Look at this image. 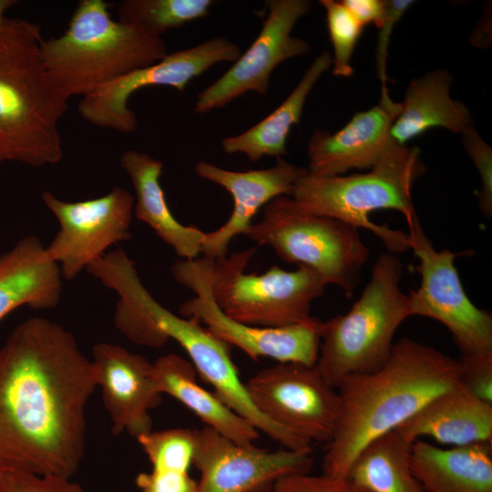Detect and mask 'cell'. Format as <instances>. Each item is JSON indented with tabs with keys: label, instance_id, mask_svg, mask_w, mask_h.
<instances>
[{
	"label": "cell",
	"instance_id": "obj_22",
	"mask_svg": "<svg viewBox=\"0 0 492 492\" xmlns=\"http://www.w3.org/2000/svg\"><path fill=\"white\" fill-rule=\"evenodd\" d=\"M489 443L442 448L415 440L409 466L425 492H492Z\"/></svg>",
	"mask_w": 492,
	"mask_h": 492
},
{
	"label": "cell",
	"instance_id": "obj_11",
	"mask_svg": "<svg viewBox=\"0 0 492 492\" xmlns=\"http://www.w3.org/2000/svg\"><path fill=\"white\" fill-rule=\"evenodd\" d=\"M253 404L268 419L311 444L329 443L340 408V397L316 366L278 363L244 383Z\"/></svg>",
	"mask_w": 492,
	"mask_h": 492
},
{
	"label": "cell",
	"instance_id": "obj_29",
	"mask_svg": "<svg viewBox=\"0 0 492 492\" xmlns=\"http://www.w3.org/2000/svg\"><path fill=\"white\" fill-rule=\"evenodd\" d=\"M319 3L325 10L327 27L333 48L332 73L336 77H349L354 74L352 56L364 27L341 1L321 0Z\"/></svg>",
	"mask_w": 492,
	"mask_h": 492
},
{
	"label": "cell",
	"instance_id": "obj_32",
	"mask_svg": "<svg viewBox=\"0 0 492 492\" xmlns=\"http://www.w3.org/2000/svg\"><path fill=\"white\" fill-rule=\"evenodd\" d=\"M270 492H370L349 478L309 473L288 475L279 478Z\"/></svg>",
	"mask_w": 492,
	"mask_h": 492
},
{
	"label": "cell",
	"instance_id": "obj_14",
	"mask_svg": "<svg viewBox=\"0 0 492 492\" xmlns=\"http://www.w3.org/2000/svg\"><path fill=\"white\" fill-rule=\"evenodd\" d=\"M312 5L309 0L265 1L266 15L257 37L220 78L198 94L194 111L221 108L249 91L265 95L279 64L310 51V45L292 31Z\"/></svg>",
	"mask_w": 492,
	"mask_h": 492
},
{
	"label": "cell",
	"instance_id": "obj_19",
	"mask_svg": "<svg viewBox=\"0 0 492 492\" xmlns=\"http://www.w3.org/2000/svg\"><path fill=\"white\" fill-rule=\"evenodd\" d=\"M395 430L410 443L429 436L453 446L492 444V405L477 397L458 381Z\"/></svg>",
	"mask_w": 492,
	"mask_h": 492
},
{
	"label": "cell",
	"instance_id": "obj_13",
	"mask_svg": "<svg viewBox=\"0 0 492 492\" xmlns=\"http://www.w3.org/2000/svg\"><path fill=\"white\" fill-rule=\"evenodd\" d=\"M241 48L225 37L208 39L195 46L167 54L159 61L123 75L82 97L78 112L86 121L122 133L136 129V113L128 101L136 91L168 86L183 92L190 81L218 63H234Z\"/></svg>",
	"mask_w": 492,
	"mask_h": 492
},
{
	"label": "cell",
	"instance_id": "obj_30",
	"mask_svg": "<svg viewBox=\"0 0 492 492\" xmlns=\"http://www.w3.org/2000/svg\"><path fill=\"white\" fill-rule=\"evenodd\" d=\"M464 148L476 166L480 177L481 188L475 191L478 206L484 216H492V149L480 137L474 124L462 133Z\"/></svg>",
	"mask_w": 492,
	"mask_h": 492
},
{
	"label": "cell",
	"instance_id": "obj_2",
	"mask_svg": "<svg viewBox=\"0 0 492 492\" xmlns=\"http://www.w3.org/2000/svg\"><path fill=\"white\" fill-rule=\"evenodd\" d=\"M459 374L457 360L411 338L399 339L380 369L349 376L338 386L339 415L327 444L323 474L347 477L367 445L456 384Z\"/></svg>",
	"mask_w": 492,
	"mask_h": 492
},
{
	"label": "cell",
	"instance_id": "obj_1",
	"mask_svg": "<svg viewBox=\"0 0 492 492\" xmlns=\"http://www.w3.org/2000/svg\"><path fill=\"white\" fill-rule=\"evenodd\" d=\"M97 386L71 332L37 316L16 325L0 347V471L71 478Z\"/></svg>",
	"mask_w": 492,
	"mask_h": 492
},
{
	"label": "cell",
	"instance_id": "obj_37",
	"mask_svg": "<svg viewBox=\"0 0 492 492\" xmlns=\"http://www.w3.org/2000/svg\"><path fill=\"white\" fill-rule=\"evenodd\" d=\"M17 4L15 0H0V26L6 18L5 14L12 6Z\"/></svg>",
	"mask_w": 492,
	"mask_h": 492
},
{
	"label": "cell",
	"instance_id": "obj_8",
	"mask_svg": "<svg viewBox=\"0 0 492 492\" xmlns=\"http://www.w3.org/2000/svg\"><path fill=\"white\" fill-rule=\"evenodd\" d=\"M256 251L251 247L213 260L211 292L220 309L239 323L262 328L311 320V304L323 295L324 279L303 265L292 272L272 265L261 274L247 273Z\"/></svg>",
	"mask_w": 492,
	"mask_h": 492
},
{
	"label": "cell",
	"instance_id": "obj_38",
	"mask_svg": "<svg viewBox=\"0 0 492 492\" xmlns=\"http://www.w3.org/2000/svg\"><path fill=\"white\" fill-rule=\"evenodd\" d=\"M2 162H4V159H3L2 154H1V152H0V164H1Z\"/></svg>",
	"mask_w": 492,
	"mask_h": 492
},
{
	"label": "cell",
	"instance_id": "obj_35",
	"mask_svg": "<svg viewBox=\"0 0 492 492\" xmlns=\"http://www.w3.org/2000/svg\"><path fill=\"white\" fill-rule=\"evenodd\" d=\"M411 0H387L388 13L383 26L379 28L378 43L376 48V66L378 77L381 80V90L387 89L386 57L387 46L391 33L395 23L403 16L405 12L414 4Z\"/></svg>",
	"mask_w": 492,
	"mask_h": 492
},
{
	"label": "cell",
	"instance_id": "obj_34",
	"mask_svg": "<svg viewBox=\"0 0 492 492\" xmlns=\"http://www.w3.org/2000/svg\"><path fill=\"white\" fill-rule=\"evenodd\" d=\"M140 492H197V482L189 472L151 469L136 478Z\"/></svg>",
	"mask_w": 492,
	"mask_h": 492
},
{
	"label": "cell",
	"instance_id": "obj_20",
	"mask_svg": "<svg viewBox=\"0 0 492 492\" xmlns=\"http://www.w3.org/2000/svg\"><path fill=\"white\" fill-rule=\"evenodd\" d=\"M63 277L58 264L35 235L20 239L0 255V321L21 306L46 310L61 297Z\"/></svg>",
	"mask_w": 492,
	"mask_h": 492
},
{
	"label": "cell",
	"instance_id": "obj_18",
	"mask_svg": "<svg viewBox=\"0 0 492 492\" xmlns=\"http://www.w3.org/2000/svg\"><path fill=\"white\" fill-rule=\"evenodd\" d=\"M194 170L200 178L225 189L233 200L228 220L217 230L204 234L201 253L216 260L227 256L230 242L237 235L243 234L262 206L275 198L290 196L294 184L307 169L277 158L273 167L264 169L228 170L201 160L195 164Z\"/></svg>",
	"mask_w": 492,
	"mask_h": 492
},
{
	"label": "cell",
	"instance_id": "obj_31",
	"mask_svg": "<svg viewBox=\"0 0 492 492\" xmlns=\"http://www.w3.org/2000/svg\"><path fill=\"white\" fill-rule=\"evenodd\" d=\"M0 492H87L70 478L33 473L0 471Z\"/></svg>",
	"mask_w": 492,
	"mask_h": 492
},
{
	"label": "cell",
	"instance_id": "obj_17",
	"mask_svg": "<svg viewBox=\"0 0 492 492\" xmlns=\"http://www.w3.org/2000/svg\"><path fill=\"white\" fill-rule=\"evenodd\" d=\"M400 108L401 104L384 90L377 105L355 113L337 132L314 130L307 146V170L318 177H333L373 168L397 146L390 138V128Z\"/></svg>",
	"mask_w": 492,
	"mask_h": 492
},
{
	"label": "cell",
	"instance_id": "obj_5",
	"mask_svg": "<svg viewBox=\"0 0 492 492\" xmlns=\"http://www.w3.org/2000/svg\"><path fill=\"white\" fill-rule=\"evenodd\" d=\"M403 269L397 254H381L351 309L321 321L315 366L334 388L349 376L377 371L389 359L396 330L412 316L408 294L400 287Z\"/></svg>",
	"mask_w": 492,
	"mask_h": 492
},
{
	"label": "cell",
	"instance_id": "obj_7",
	"mask_svg": "<svg viewBox=\"0 0 492 492\" xmlns=\"http://www.w3.org/2000/svg\"><path fill=\"white\" fill-rule=\"evenodd\" d=\"M257 246H269L284 261L307 266L351 294L369 257L359 229L303 209L290 196L264 206L262 218L243 232Z\"/></svg>",
	"mask_w": 492,
	"mask_h": 492
},
{
	"label": "cell",
	"instance_id": "obj_4",
	"mask_svg": "<svg viewBox=\"0 0 492 492\" xmlns=\"http://www.w3.org/2000/svg\"><path fill=\"white\" fill-rule=\"evenodd\" d=\"M41 51L52 80L68 98L84 97L168 54L162 37L114 20L103 0L79 1L67 30L43 39Z\"/></svg>",
	"mask_w": 492,
	"mask_h": 492
},
{
	"label": "cell",
	"instance_id": "obj_25",
	"mask_svg": "<svg viewBox=\"0 0 492 492\" xmlns=\"http://www.w3.org/2000/svg\"><path fill=\"white\" fill-rule=\"evenodd\" d=\"M331 66L332 55L328 51L318 55L292 93L276 109L245 132L222 139L223 151L243 153L253 162L264 156L282 158L286 154L290 130L300 122L307 97Z\"/></svg>",
	"mask_w": 492,
	"mask_h": 492
},
{
	"label": "cell",
	"instance_id": "obj_16",
	"mask_svg": "<svg viewBox=\"0 0 492 492\" xmlns=\"http://www.w3.org/2000/svg\"><path fill=\"white\" fill-rule=\"evenodd\" d=\"M92 355L97 384L101 388L112 433L127 432L137 439L151 432L149 412L162 401L152 363L141 354L108 343L96 344Z\"/></svg>",
	"mask_w": 492,
	"mask_h": 492
},
{
	"label": "cell",
	"instance_id": "obj_33",
	"mask_svg": "<svg viewBox=\"0 0 492 492\" xmlns=\"http://www.w3.org/2000/svg\"><path fill=\"white\" fill-rule=\"evenodd\" d=\"M458 363L459 382L477 397L492 405V352L464 354Z\"/></svg>",
	"mask_w": 492,
	"mask_h": 492
},
{
	"label": "cell",
	"instance_id": "obj_24",
	"mask_svg": "<svg viewBox=\"0 0 492 492\" xmlns=\"http://www.w3.org/2000/svg\"><path fill=\"white\" fill-rule=\"evenodd\" d=\"M152 367L159 392L177 399L206 426L240 446H252L259 438V431L249 421L197 383V372L190 361L168 354L152 363Z\"/></svg>",
	"mask_w": 492,
	"mask_h": 492
},
{
	"label": "cell",
	"instance_id": "obj_10",
	"mask_svg": "<svg viewBox=\"0 0 492 492\" xmlns=\"http://www.w3.org/2000/svg\"><path fill=\"white\" fill-rule=\"evenodd\" d=\"M407 224L410 249L419 260L415 269L421 277L419 287L408 293L412 316L444 324L462 355L492 352L491 313L476 306L466 293L455 265L460 253L436 251L417 216Z\"/></svg>",
	"mask_w": 492,
	"mask_h": 492
},
{
	"label": "cell",
	"instance_id": "obj_21",
	"mask_svg": "<svg viewBox=\"0 0 492 492\" xmlns=\"http://www.w3.org/2000/svg\"><path fill=\"white\" fill-rule=\"evenodd\" d=\"M120 167L128 175L136 193L133 213L182 260H193L201 253L205 232L194 225L176 220L167 203L159 182L163 163L137 149L124 151Z\"/></svg>",
	"mask_w": 492,
	"mask_h": 492
},
{
	"label": "cell",
	"instance_id": "obj_6",
	"mask_svg": "<svg viewBox=\"0 0 492 492\" xmlns=\"http://www.w3.org/2000/svg\"><path fill=\"white\" fill-rule=\"evenodd\" d=\"M425 170L418 148L395 146L369 172L318 177L307 170L290 197L309 211L368 230L388 252L398 254L410 249L408 233L375 224L369 215L395 210L409 223L416 216L412 188Z\"/></svg>",
	"mask_w": 492,
	"mask_h": 492
},
{
	"label": "cell",
	"instance_id": "obj_3",
	"mask_svg": "<svg viewBox=\"0 0 492 492\" xmlns=\"http://www.w3.org/2000/svg\"><path fill=\"white\" fill-rule=\"evenodd\" d=\"M40 26L6 17L0 26V152L32 167L63 158L58 123L68 107L43 59Z\"/></svg>",
	"mask_w": 492,
	"mask_h": 492
},
{
	"label": "cell",
	"instance_id": "obj_15",
	"mask_svg": "<svg viewBox=\"0 0 492 492\" xmlns=\"http://www.w3.org/2000/svg\"><path fill=\"white\" fill-rule=\"evenodd\" d=\"M197 492H260L288 475L308 473L311 451L240 446L209 426L194 429Z\"/></svg>",
	"mask_w": 492,
	"mask_h": 492
},
{
	"label": "cell",
	"instance_id": "obj_28",
	"mask_svg": "<svg viewBox=\"0 0 492 492\" xmlns=\"http://www.w3.org/2000/svg\"><path fill=\"white\" fill-rule=\"evenodd\" d=\"M152 469L189 472L195 450L194 429L151 431L137 438Z\"/></svg>",
	"mask_w": 492,
	"mask_h": 492
},
{
	"label": "cell",
	"instance_id": "obj_23",
	"mask_svg": "<svg viewBox=\"0 0 492 492\" xmlns=\"http://www.w3.org/2000/svg\"><path fill=\"white\" fill-rule=\"evenodd\" d=\"M452 79L447 70L436 69L409 83L390 128L395 145L405 146L435 128L462 133L473 123L467 107L450 96Z\"/></svg>",
	"mask_w": 492,
	"mask_h": 492
},
{
	"label": "cell",
	"instance_id": "obj_26",
	"mask_svg": "<svg viewBox=\"0 0 492 492\" xmlns=\"http://www.w3.org/2000/svg\"><path fill=\"white\" fill-rule=\"evenodd\" d=\"M411 445L395 430L379 436L357 456L347 478L370 492H425L409 466Z\"/></svg>",
	"mask_w": 492,
	"mask_h": 492
},
{
	"label": "cell",
	"instance_id": "obj_12",
	"mask_svg": "<svg viewBox=\"0 0 492 492\" xmlns=\"http://www.w3.org/2000/svg\"><path fill=\"white\" fill-rule=\"evenodd\" d=\"M41 198L59 223L46 250L58 264L64 280L75 279L110 246L131 238L134 198L121 187L80 201L62 200L48 190Z\"/></svg>",
	"mask_w": 492,
	"mask_h": 492
},
{
	"label": "cell",
	"instance_id": "obj_27",
	"mask_svg": "<svg viewBox=\"0 0 492 492\" xmlns=\"http://www.w3.org/2000/svg\"><path fill=\"white\" fill-rule=\"evenodd\" d=\"M212 0H124L118 9V20L156 37L169 29L208 15Z\"/></svg>",
	"mask_w": 492,
	"mask_h": 492
},
{
	"label": "cell",
	"instance_id": "obj_9",
	"mask_svg": "<svg viewBox=\"0 0 492 492\" xmlns=\"http://www.w3.org/2000/svg\"><path fill=\"white\" fill-rule=\"evenodd\" d=\"M213 259L205 256L179 260L171 267L173 278L195 296L183 302L179 312L203 324L215 337L243 351L252 360L269 357L278 363H299L314 366L320 348L321 321L311 320L277 328L255 327L228 317L211 292Z\"/></svg>",
	"mask_w": 492,
	"mask_h": 492
},
{
	"label": "cell",
	"instance_id": "obj_36",
	"mask_svg": "<svg viewBox=\"0 0 492 492\" xmlns=\"http://www.w3.org/2000/svg\"><path fill=\"white\" fill-rule=\"evenodd\" d=\"M341 2L363 27L373 23L379 29L386 19L387 0H343Z\"/></svg>",
	"mask_w": 492,
	"mask_h": 492
}]
</instances>
